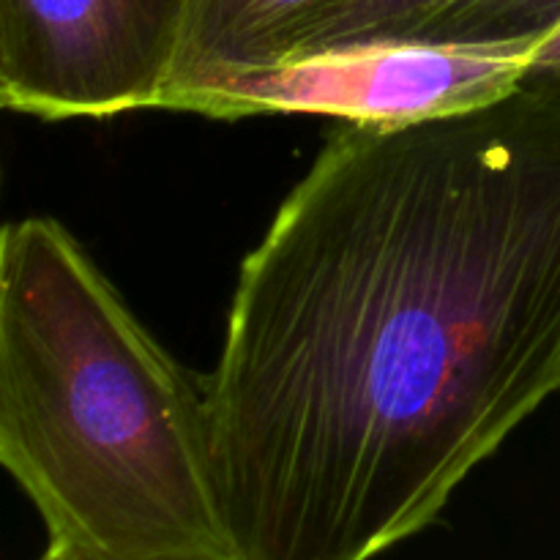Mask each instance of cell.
<instances>
[{
  "label": "cell",
  "mask_w": 560,
  "mask_h": 560,
  "mask_svg": "<svg viewBox=\"0 0 560 560\" xmlns=\"http://www.w3.org/2000/svg\"><path fill=\"white\" fill-rule=\"evenodd\" d=\"M317 0H197L173 93L282 58L284 38ZM162 102V107H164Z\"/></svg>",
  "instance_id": "cell-5"
},
{
  "label": "cell",
  "mask_w": 560,
  "mask_h": 560,
  "mask_svg": "<svg viewBox=\"0 0 560 560\" xmlns=\"http://www.w3.org/2000/svg\"><path fill=\"white\" fill-rule=\"evenodd\" d=\"M206 381L241 560H375L560 394V104L339 124Z\"/></svg>",
  "instance_id": "cell-1"
},
{
  "label": "cell",
  "mask_w": 560,
  "mask_h": 560,
  "mask_svg": "<svg viewBox=\"0 0 560 560\" xmlns=\"http://www.w3.org/2000/svg\"><path fill=\"white\" fill-rule=\"evenodd\" d=\"M517 91L560 104V25L530 49Z\"/></svg>",
  "instance_id": "cell-8"
},
{
  "label": "cell",
  "mask_w": 560,
  "mask_h": 560,
  "mask_svg": "<svg viewBox=\"0 0 560 560\" xmlns=\"http://www.w3.org/2000/svg\"><path fill=\"white\" fill-rule=\"evenodd\" d=\"M558 25L560 0H448L419 42L539 44Z\"/></svg>",
  "instance_id": "cell-7"
},
{
  "label": "cell",
  "mask_w": 560,
  "mask_h": 560,
  "mask_svg": "<svg viewBox=\"0 0 560 560\" xmlns=\"http://www.w3.org/2000/svg\"><path fill=\"white\" fill-rule=\"evenodd\" d=\"M536 42H375L293 55L173 93L162 109L202 118L328 115L339 124H410L470 113L517 93Z\"/></svg>",
  "instance_id": "cell-3"
},
{
  "label": "cell",
  "mask_w": 560,
  "mask_h": 560,
  "mask_svg": "<svg viewBox=\"0 0 560 560\" xmlns=\"http://www.w3.org/2000/svg\"><path fill=\"white\" fill-rule=\"evenodd\" d=\"M197 0H0V104L44 120L162 109Z\"/></svg>",
  "instance_id": "cell-4"
},
{
  "label": "cell",
  "mask_w": 560,
  "mask_h": 560,
  "mask_svg": "<svg viewBox=\"0 0 560 560\" xmlns=\"http://www.w3.org/2000/svg\"><path fill=\"white\" fill-rule=\"evenodd\" d=\"M0 465L44 525L36 560H241L206 381L49 217L0 233Z\"/></svg>",
  "instance_id": "cell-2"
},
{
  "label": "cell",
  "mask_w": 560,
  "mask_h": 560,
  "mask_svg": "<svg viewBox=\"0 0 560 560\" xmlns=\"http://www.w3.org/2000/svg\"><path fill=\"white\" fill-rule=\"evenodd\" d=\"M446 3L448 0H317L288 33L282 58L353 44L413 42Z\"/></svg>",
  "instance_id": "cell-6"
}]
</instances>
